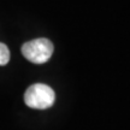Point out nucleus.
Returning <instances> with one entry per match:
<instances>
[{
	"instance_id": "2",
	"label": "nucleus",
	"mask_w": 130,
	"mask_h": 130,
	"mask_svg": "<svg viewBox=\"0 0 130 130\" xmlns=\"http://www.w3.org/2000/svg\"><path fill=\"white\" fill-rule=\"evenodd\" d=\"M53 43L48 39L41 37L25 42L22 46V54L34 64H45L53 54Z\"/></svg>"
},
{
	"instance_id": "1",
	"label": "nucleus",
	"mask_w": 130,
	"mask_h": 130,
	"mask_svg": "<svg viewBox=\"0 0 130 130\" xmlns=\"http://www.w3.org/2000/svg\"><path fill=\"white\" fill-rule=\"evenodd\" d=\"M54 90L43 83H35L30 86L24 94V102L27 106L36 110H46L54 104Z\"/></svg>"
},
{
	"instance_id": "3",
	"label": "nucleus",
	"mask_w": 130,
	"mask_h": 130,
	"mask_svg": "<svg viewBox=\"0 0 130 130\" xmlns=\"http://www.w3.org/2000/svg\"><path fill=\"white\" fill-rule=\"evenodd\" d=\"M10 61V50L5 43L0 42V65H6Z\"/></svg>"
}]
</instances>
